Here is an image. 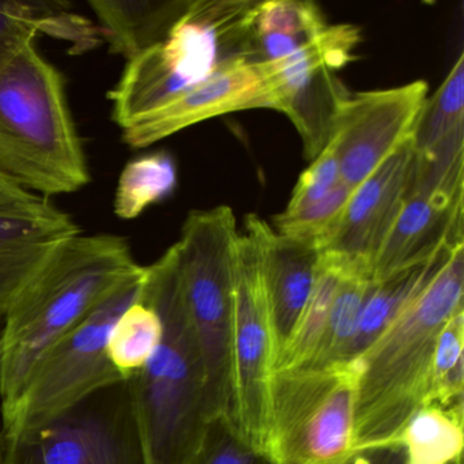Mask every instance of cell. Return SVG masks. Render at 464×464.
Returning a JSON list of instances; mask_svg holds the SVG:
<instances>
[{"mask_svg": "<svg viewBox=\"0 0 464 464\" xmlns=\"http://www.w3.org/2000/svg\"><path fill=\"white\" fill-rule=\"evenodd\" d=\"M464 246L450 255L415 297L361 353L355 453L395 447L407 420L425 406L437 336L464 309Z\"/></svg>", "mask_w": 464, "mask_h": 464, "instance_id": "obj_2", "label": "cell"}, {"mask_svg": "<svg viewBox=\"0 0 464 464\" xmlns=\"http://www.w3.org/2000/svg\"><path fill=\"white\" fill-rule=\"evenodd\" d=\"M260 2L195 0L161 44L126 62L108 93L112 121L127 129L199 85L225 64L256 62L252 26ZM257 63V62H256Z\"/></svg>", "mask_w": 464, "mask_h": 464, "instance_id": "obj_5", "label": "cell"}, {"mask_svg": "<svg viewBox=\"0 0 464 464\" xmlns=\"http://www.w3.org/2000/svg\"><path fill=\"white\" fill-rule=\"evenodd\" d=\"M0 176L45 199L91 183L63 75L36 40L0 66Z\"/></svg>", "mask_w": 464, "mask_h": 464, "instance_id": "obj_3", "label": "cell"}, {"mask_svg": "<svg viewBox=\"0 0 464 464\" xmlns=\"http://www.w3.org/2000/svg\"><path fill=\"white\" fill-rule=\"evenodd\" d=\"M189 4V0H89L99 20L102 42L110 45L113 55L123 56L126 62L164 43Z\"/></svg>", "mask_w": 464, "mask_h": 464, "instance_id": "obj_18", "label": "cell"}, {"mask_svg": "<svg viewBox=\"0 0 464 464\" xmlns=\"http://www.w3.org/2000/svg\"><path fill=\"white\" fill-rule=\"evenodd\" d=\"M5 314H0V338H2V331H4ZM0 401H2V384H0ZM5 447V433L4 426L0 423V461H2V455H4Z\"/></svg>", "mask_w": 464, "mask_h": 464, "instance_id": "obj_34", "label": "cell"}, {"mask_svg": "<svg viewBox=\"0 0 464 464\" xmlns=\"http://www.w3.org/2000/svg\"><path fill=\"white\" fill-rule=\"evenodd\" d=\"M140 301L162 322L161 342L131 379L149 464H187L210 418L202 361L169 252L146 266Z\"/></svg>", "mask_w": 464, "mask_h": 464, "instance_id": "obj_4", "label": "cell"}, {"mask_svg": "<svg viewBox=\"0 0 464 464\" xmlns=\"http://www.w3.org/2000/svg\"><path fill=\"white\" fill-rule=\"evenodd\" d=\"M142 270L121 236L78 233L64 240L5 314L2 410L14 403L36 363L56 342Z\"/></svg>", "mask_w": 464, "mask_h": 464, "instance_id": "obj_1", "label": "cell"}, {"mask_svg": "<svg viewBox=\"0 0 464 464\" xmlns=\"http://www.w3.org/2000/svg\"><path fill=\"white\" fill-rule=\"evenodd\" d=\"M244 229L238 235L236 251L227 417L237 433L265 455L268 388L276 339L259 243L248 227Z\"/></svg>", "mask_w": 464, "mask_h": 464, "instance_id": "obj_10", "label": "cell"}, {"mask_svg": "<svg viewBox=\"0 0 464 464\" xmlns=\"http://www.w3.org/2000/svg\"><path fill=\"white\" fill-rule=\"evenodd\" d=\"M353 188L342 181L327 197L295 211H284L274 218V229L286 237L322 249L341 218Z\"/></svg>", "mask_w": 464, "mask_h": 464, "instance_id": "obj_29", "label": "cell"}, {"mask_svg": "<svg viewBox=\"0 0 464 464\" xmlns=\"http://www.w3.org/2000/svg\"><path fill=\"white\" fill-rule=\"evenodd\" d=\"M355 360L273 372L265 455L271 464H344L355 453Z\"/></svg>", "mask_w": 464, "mask_h": 464, "instance_id": "obj_7", "label": "cell"}, {"mask_svg": "<svg viewBox=\"0 0 464 464\" xmlns=\"http://www.w3.org/2000/svg\"><path fill=\"white\" fill-rule=\"evenodd\" d=\"M463 404H426L407 420L395 447L404 464H455L463 452Z\"/></svg>", "mask_w": 464, "mask_h": 464, "instance_id": "obj_22", "label": "cell"}, {"mask_svg": "<svg viewBox=\"0 0 464 464\" xmlns=\"http://www.w3.org/2000/svg\"><path fill=\"white\" fill-rule=\"evenodd\" d=\"M344 464H404L401 448L388 447L354 453Z\"/></svg>", "mask_w": 464, "mask_h": 464, "instance_id": "obj_32", "label": "cell"}, {"mask_svg": "<svg viewBox=\"0 0 464 464\" xmlns=\"http://www.w3.org/2000/svg\"><path fill=\"white\" fill-rule=\"evenodd\" d=\"M341 183L338 154L333 143L328 142L312 160L311 165L301 173L285 211L298 210L317 202L331 194Z\"/></svg>", "mask_w": 464, "mask_h": 464, "instance_id": "obj_31", "label": "cell"}, {"mask_svg": "<svg viewBox=\"0 0 464 464\" xmlns=\"http://www.w3.org/2000/svg\"><path fill=\"white\" fill-rule=\"evenodd\" d=\"M238 235L229 206L195 210L187 217L178 243L168 249L175 265L184 311L199 350L210 420L227 415Z\"/></svg>", "mask_w": 464, "mask_h": 464, "instance_id": "obj_6", "label": "cell"}, {"mask_svg": "<svg viewBox=\"0 0 464 464\" xmlns=\"http://www.w3.org/2000/svg\"><path fill=\"white\" fill-rule=\"evenodd\" d=\"M360 42L357 26L328 25L287 58L265 63L273 81L276 111L295 124L311 161L330 142L339 110L350 96L336 72L354 59Z\"/></svg>", "mask_w": 464, "mask_h": 464, "instance_id": "obj_11", "label": "cell"}, {"mask_svg": "<svg viewBox=\"0 0 464 464\" xmlns=\"http://www.w3.org/2000/svg\"><path fill=\"white\" fill-rule=\"evenodd\" d=\"M0 464H149L132 380L111 382L44 422L5 433Z\"/></svg>", "mask_w": 464, "mask_h": 464, "instance_id": "obj_8", "label": "cell"}, {"mask_svg": "<svg viewBox=\"0 0 464 464\" xmlns=\"http://www.w3.org/2000/svg\"><path fill=\"white\" fill-rule=\"evenodd\" d=\"M456 248L459 246H445L428 262L396 271L380 281L372 282L347 361L360 357L361 353L428 284L429 279L444 265Z\"/></svg>", "mask_w": 464, "mask_h": 464, "instance_id": "obj_21", "label": "cell"}, {"mask_svg": "<svg viewBox=\"0 0 464 464\" xmlns=\"http://www.w3.org/2000/svg\"><path fill=\"white\" fill-rule=\"evenodd\" d=\"M178 186L175 160L167 151L131 160L121 170L113 210L121 219H135L154 203L172 195Z\"/></svg>", "mask_w": 464, "mask_h": 464, "instance_id": "obj_24", "label": "cell"}, {"mask_svg": "<svg viewBox=\"0 0 464 464\" xmlns=\"http://www.w3.org/2000/svg\"><path fill=\"white\" fill-rule=\"evenodd\" d=\"M187 464H271L249 445L227 415L211 418Z\"/></svg>", "mask_w": 464, "mask_h": 464, "instance_id": "obj_30", "label": "cell"}, {"mask_svg": "<svg viewBox=\"0 0 464 464\" xmlns=\"http://www.w3.org/2000/svg\"><path fill=\"white\" fill-rule=\"evenodd\" d=\"M39 198L36 194H32L26 189L21 188L14 181L0 176V206L34 202Z\"/></svg>", "mask_w": 464, "mask_h": 464, "instance_id": "obj_33", "label": "cell"}, {"mask_svg": "<svg viewBox=\"0 0 464 464\" xmlns=\"http://www.w3.org/2000/svg\"><path fill=\"white\" fill-rule=\"evenodd\" d=\"M414 149L411 138L358 184L320 252L344 271L373 279L377 257L403 208Z\"/></svg>", "mask_w": 464, "mask_h": 464, "instance_id": "obj_13", "label": "cell"}, {"mask_svg": "<svg viewBox=\"0 0 464 464\" xmlns=\"http://www.w3.org/2000/svg\"><path fill=\"white\" fill-rule=\"evenodd\" d=\"M464 246V194L407 191L403 208L377 257L373 282L428 262L445 246Z\"/></svg>", "mask_w": 464, "mask_h": 464, "instance_id": "obj_16", "label": "cell"}, {"mask_svg": "<svg viewBox=\"0 0 464 464\" xmlns=\"http://www.w3.org/2000/svg\"><path fill=\"white\" fill-rule=\"evenodd\" d=\"M78 233L72 217L45 198L0 206V314H6L63 238Z\"/></svg>", "mask_w": 464, "mask_h": 464, "instance_id": "obj_15", "label": "cell"}, {"mask_svg": "<svg viewBox=\"0 0 464 464\" xmlns=\"http://www.w3.org/2000/svg\"><path fill=\"white\" fill-rule=\"evenodd\" d=\"M459 135H464V53L436 93L426 99L412 130V149L422 153Z\"/></svg>", "mask_w": 464, "mask_h": 464, "instance_id": "obj_25", "label": "cell"}, {"mask_svg": "<svg viewBox=\"0 0 464 464\" xmlns=\"http://www.w3.org/2000/svg\"><path fill=\"white\" fill-rule=\"evenodd\" d=\"M249 110H276L273 81L265 63L233 62L121 130V140L145 149L217 116Z\"/></svg>", "mask_w": 464, "mask_h": 464, "instance_id": "obj_14", "label": "cell"}, {"mask_svg": "<svg viewBox=\"0 0 464 464\" xmlns=\"http://www.w3.org/2000/svg\"><path fill=\"white\" fill-rule=\"evenodd\" d=\"M428 83L360 92L344 100L330 142L338 154L341 179L354 189L411 138L428 99Z\"/></svg>", "mask_w": 464, "mask_h": 464, "instance_id": "obj_12", "label": "cell"}, {"mask_svg": "<svg viewBox=\"0 0 464 464\" xmlns=\"http://www.w3.org/2000/svg\"><path fill=\"white\" fill-rule=\"evenodd\" d=\"M328 24L322 10L306 0L260 2L252 26L259 63L281 61L316 39Z\"/></svg>", "mask_w": 464, "mask_h": 464, "instance_id": "obj_20", "label": "cell"}, {"mask_svg": "<svg viewBox=\"0 0 464 464\" xmlns=\"http://www.w3.org/2000/svg\"><path fill=\"white\" fill-rule=\"evenodd\" d=\"M372 282L373 279L368 276L343 270L322 342L311 365L347 361Z\"/></svg>", "mask_w": 464, "mask_h": 464, "instance_id": "obj_27", "label": "cell"}, {"mask_svg": "<svg viewBox=\"0 0 464 464\" xmlns=\"http://www.w3.org/2000/svg\"><path fill=\"white\" fill-rule=\"evenodd\" d=\"M343 268L322 254L316 284L290 338L276 354L274 371L311 365L322 342Z\"/></svg>", "mask_w": 464, "mask_h": 464, "instance_id": "obj_23", "label": "cell"}, {"mask_svg": "<svg viewBox=\"0 0 464 464\" xmlns=\"http://www.w3.org/2000/svg\"><path fill=\"white\" fill-rule=\"evenodd\" d=\"M455 464H461V460L456 461Z\"/></svg>", "mask_w": 464, "mask_h": 464, "instance_id": "obj_35", "label": "cell"}, {"mask_svg": "<svg viewBox=\"0 0 464 464\" xmlns=\"http://www.w3.org/2000/svg\"><path fill=\"white\" fill-rule=\"evenodd\" d=\"M244 225L256 236L259 243L278 354L311 297L322 252L311 244L281 235L255 214L246 217Z\"/></svg>", "mask_w": 464, "mask_h": 464, "instance_id": "obj_17", "label": "cell"}, {"mask_svg": "<svg viewBox=\"0 0 464 464\" xmlns=\"http://www.w3.org/2000/svg\"><path fill=\"white\" fill-rule=\"evenodd\" d=\"M146 266L121 285L80 324L56 342L36 363L14 403L2 410L4 433L44 422L111 382L126 380L108 355V342L119 317L137 303Z\"/></svg>", "mask_w": 464, "mask_h": 464, "instance_id": "obj_9", "label": "cell"}, {"mask_svg": "<svg viewBox=\"0 0 464 464\" xmlns=\"http://www.w3.org/2000/svg\"><path fill=\"white\" fill-rule=\"evenodd\" d=\"M67 5L0 2V66L18 47L40 34L72 43L77 53L91 51L99 34L91 21L66 12Z\"/></svg>", "mask_w": 464, "mask_h": 464, "instance_id": "obj_19", "label": "cell"}, {"mask_svg": "<svg viewBox=\"0 0 464 464\" xmlns=\"http://www.w3.org/2000/svg\"><path fill=\"white\" fill-rule=\"evenodd\" d=\"M162 338L159 314L140 300L119 317L108 342V355L113 368L123 379L137 376Z\"/></svg>", "mask_w": 464, "mask_h": 464, "instance_id": "obj_26", "label": "cell"}, {"mask_svg": "<svg viewBox=\"0 0 464 464\" xmlns=\"http://www.w3.org/2000/svg\"><path fill=\"white\" fill-rule=\"evenodd\" d=\"M463 346L464 309H460L448 320L437 336L426 404L442 407L463 404Z\"/></svg>", "mask_w": 464, "mask_h": 464, "instance_id": "obj_28", "label": "cell"}]
</instances>
